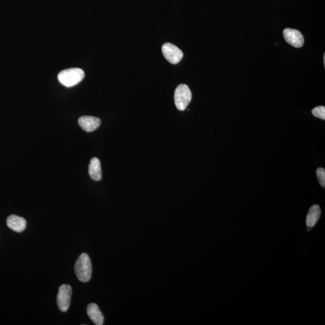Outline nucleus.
<instances>
[{"label":"nucleus","instance_id":"obj_1","mask_svg":"<svg viewBox=\"0 0 325 325\" xmlns=\"http://www.w3.org/2000/svg\"><path fill=\"white\" fill-rule=\"evenodd\" d=\"M77 278L82 283H88L91 279L92 268L91 261L88 254L83 253L77 260L74 266Z\"/></svg>","mask_w":325,"mask_h":325},{"label":"nucleus","instance_id":"obj_2","mask_svg":"<svg viewBox=\"0 0 325 325\" xmlns=\"http://www.w3.org/2000/svg\"><path fill=\"white\" fill-rule=\"evenodd\" d=\"M58 77L62 85L69 88L82 81L85 77V72L80 68H70L59 72Z\"/></svg>","mask_w":325,"mask_h":325},{"label":"nucleus","instance_id":"obj_3","mask_svg":"<svg viewBox=\"0 0 325 325\" xmlns=\"http://www.w3.org/2000/svg\"><path fill=\"white\" fill-rule=\"evenodd\" d=\"M192 98V92L188 86L182 84L177 87L174 93V102L178 109L181 111L186 110Z\"/></svg>","mask_w":325,"mask_h":325},{"label":"nucleus","instance_id":"obj_4","mask_svg":"<svg viewBox=\"0 0 325 325\" xmlns=\"http://www.w3.org/2000/svg\"><path fill=\"white\" fill-rule=\"evenodd\" d=\"M72 288L69 285L63 284L59 287L57 303L59 310L62 312H66L69 309L72 295Z\"/></svg>","mask_w":325,"mask_h":325},{"label":"nucleus","instance_id":"obj_5","mask_svg":"<svg viewBox=\"0 0 325 325\" xmlns=\"http://www.w3.org/2000/svg\"><path fill=\"white\" fill-rule=\"evenodd\" d=\"M164 56L172 64L179 63L183 58V53L177 46L170 43H165L162 46Z\"/></svg>","mask_w":325,"mask_h":325},{"label":"nucleus","instance_id":"obj_6","mask_svg":"<svg viewBox=\"0 0 325 325\" xmlns=\"http://www.w3.org/2000/svg\"><path fill=\"white\" fill-rule=\"evenodd\" d=\"M283 35L286 41L293 47L301 48L304 45V36L299 30L286 29L283 31Z\"/></svg>","mask_w":325,"mask_h":325},{"label":"nucleus","instance_id":"obj_7","mask_svg":"<svg viewBox=\"0 0 325 325\" xmlns=\"http://www.w3.org/2000/svg\"><path fill=\"white\" fill-rule=\"evenodd\" d=\"M79 123L85 132H92L100 126L101 120L96 117L84 116L79 119Z\"/></svg>","mask_w":325,"mask_h":325},{"label":"nucleus","instance_id":"obj_8","mask_svg":"<svg viewBox=\"0 0 325 325\" xmlns=\"http://www.w3.org/2000/svg\"><path fill=\"white\" fill-rule=\"evenodd\" d=\"M7 226L16 232L21 233L26 229L27 222L23 217L11 215L7 219Z\"/></svg>","mask_w":325,"mask_h":325},{"label":"nucleus","instance_id":"obj_9","mask_svg":"<svg viewBox=\"0 0 325 325\" xmlns=\"http://www.w3.org/2000/svg\"><path fill=\"white\" fill-rule=\"evenodd\" d=\"M87 313L90 320L96 325H102L105 321L102 311L96 304H89L87 307Z\"/></svg>","mask_w":325,"mask_h":325},{"label":"nucleus","instance_id":"obj_10","mask_svg":"<svg viewBox=\"0 0 325 325\" xmlns=\"http://www.w3.org/2000/svg\"><path fill=\"white\" fill-rule=\"evenodd\" d=\"M89 173L91 179L95 181H100L102 179V166L99 160L93 157L90 160L89 165Z\"/></svg>","mask_w":325,"mask_h":325},{"label":"nucleus","instance_id":"obj_11","mask_svg":"<svg viewBox=\"0 0 325 325\" xmlns=\"http://www.w3.org/2000/svg\"><path fill=\"white\" fill-rule=\"evenodd\" d=\"M321 214V209L319 206L311 207L307 214L306 223L308 227L312 228L317 223Z\"/></svg>","mask_w":325,"mask_h":325},{"label":"nucleus","instance_id":"obj_12","mask_svg":"<svg viewBox=\"0 0 325 325\" xmlns=\"http://www.w3.org/2000/svg\"><path fill=\"white\" fill-rule=\"evenodd\" d=\"M312 113L317 118L323 120L325 119V107L324 106L315 107L312 110Z\"/></svg>","mask_w":325,"mask_h":325},{"label":"nucleus","instance_id":"obj_13","mask_svg":"<svg viewBox=\"0 0 325 325\" xmlns=\"http://www.w3.org/2000/svg\"><path fill=\"white\" fill-rule=\"evenodd\" d=\"M317 177L318 180H319V183L321 186L324 188L325 187V170L324 169L320 168L317 169L316 171Z\"/></svg>","mask_w":325,"mask_h":325}]
</instances>
